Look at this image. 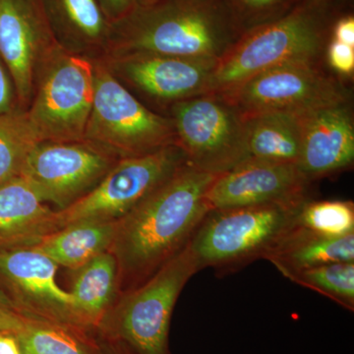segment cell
Instances as JSON below:
<instances>
[{
    "mask_svg": "<svg viewBox=\"0 0 354 354\" xmlns=\"http://www.w3.org/2000/svg\"><path fill=\"white\" fill-rule=\"evenodd\" d=\"M0 354H22L15 335L0 332Z\"/></svg>",
    "mask_w": 354,
    "mask_h": 354,
    "instance_id": "d6a6232c",
    "label": "cell"
},
{
    "mask_svg": "<svg viewBox=\"0 0 354 354\" xmlns=\"http://www.w3.org/2000/svg\"><path fill=\"white\" fill-rule=\"evenodd\" d=\"M297 223L310 232L328 237H342L354 234L353 201L309 199L297 214Z\"/></svg>",
    "mask_w": 354,
    "mask_h": 354,
    "instance_id": "484cf974",
    "label": "cell"
},
{
    "mask_svg": "<svg viewBox=\"0 0 354 354\" xmlns=\"http://www.w3.org/2000/svg\"><path fill=\"white\" fill-rule=\"evenodd\" d=\"M199 272L186 246L141 285L128 290L114 309L116 333L138 354H167L174 306Z\"/></svg>",
    "mask_w": 354,
    "mask_h": 354,
    "instance_id": "9c48e42d",
    "label": "cell"
},
{
    "mask_svg": "<svg viewBox=\"0 0 354 354\" xmlns=\"http://www.w3.org/2000/svg\"><path fill=\"white\" fill-rule=\"evenodd\" d=\"M80 329L30 317L15 337L22 354H101Z\"/></svg>",
    "mask_w": 354,
    "mask_h": 354,
    "instance_id": "603a6c76",
    "label": "cell"
},
{
    "mask_svg": "<svg viewBox=\"0 0 354 354\" xmlns=\"http://www.w3.org/2000/svg\"><path fill=\"white\" fill-rule=\"evenodd\" d=\"M328 62L342 75H351L354 71V48L341 41L330 39L327 46Z\"/></svg>",
    "mask_w": 354,
    "mask_h": 354,
    "instance_id": "f1b7e54d",
    "label": "cell"
},
{
    "mask_svg": "<svg viewBox=\"0 0 354 354\" xmlns=\"http://www.w3.org/2000/svg\"><path fill=\"white\" fill-rule=\"evenodd\" d=\"M39 143L25 111L0 114V185L20 176L28 153Z\"/></svg>",
    "mask_w": 354,
    "mask_h": 354,
    "instance_id": "cb8c5ba5",
    "label": "cell"
},
{
    "mask_svg": "<svg viewBox=\"0 0 354 354\" xmlns=\"http://www.w3.org/2000/svg\"><path fill=\"white\" fill-rule=\"evenodd\" d=\"M220 95L242 115L272 113H301L341 101L346 91L326 75L316 62H297L260 72Z\"/></svg>",
    "mask_w": 354,
    "mask_h": 354,
    "instance_id": "30bf717a",
    "label": "cell"
},
{
    "mask_svg": "<svg viewBox=\"0 0 354 354\" xmlns=\"http://www.w3.org/2000/svg\"><path fill=\"white\" fill-rule=\"evenodd\" d=\"M53 211L24 177L0 185V249L31 246L57 230Z\"/></svg>",
    "mask_w": 354,
    "mask_h": 354,
    "instance_id": "ac0fdd59",
    "label": "cell"
},
{
    "mask_svg": "<svg viewBox=\"0 0 354 354\" xmlns=\"http://www.w3.org/2000/svg\"><path fill=\"white\" fill-rule=\"evenodd\" d=\"M160 0H135L137 7H147L157 3Z\"/></svg>",
    "mask_w": 354,
    "mask_h": 354,
    "instance_id": "836d02e7",
    "label": "cell"
},
{
    "mask_svg": "<svg viewBox=\"0 0 354 354\" xmlns=\"http://www.w3.org/2000/svg\"><path fill=\"white\" fill-rule=\"evenodd\" d=\"M94 64V100L84 141L120 158L134 157L177 144L171 118L146 108L106 68Z\"/></svg>",
    "mask_w": 354,
    "mask_h": 354,
    "instance_id": "5b68a950",
    "label": "cell"
},
{
    "mask_svg": "<svg viewBox=\"0 0 354 354\" xmlns=\"http://www.w3.org/2000/svg\"><path fill=\"white\" fill-rule=\"evenodd\" d=\"M187 162L177 144L120 158L93 189L57 211L55 227L82 221H118Z\"/></svg>",
    "mask_w": 354,
    "mask_h": 354,
    "instance_id": "52a82bcc",
    "label": "cell"
},
{
    "mask_svg": "<svg viewBox=\"0 0 354 354\" xmlns=\"http://www.w3.org/2000/svg\"><path fill=\"white\" fill-rule=\"evenodd\" d=\"M118 221H82L44 235L31 245L59 267L78 270L109 251Z\"/></svg>",
    "mask_w": 354,
    "mask_h": 354,
    "instance_id": "44dd1931",
    "label": "cell"
},
{
    "mask_svg": "<svg viewBox=\"0 0 354 354\" xmlns=\"http://www.w3.org/2000/svg\"><path fill=\"white\" fill-rule=\"evenodd\" d=\"M302 205L211 209L187 244L198 270L211 268L216 274H227L254 261L266 260L297 225Z\"/></svg>",
    "mask_w": 354,
    "mask_h": 354,
    "instance_id": "277c9868",
    "label": "cell"
},
{
    "mask_svg": "<svg viewBox=\"0 0 354 354\" xmlns=\"http://www.w3.org/2000/svg\"><path fill=\"white\" fill-rule=\"evenodd\" d=\"M94 100V64L58 46L39 69L26 109L39 142L84 141Z\"/></svg>",
    "mask_w": 354,
    "mask_h": 354,
    "instance_id": "8992f818",
    "label": "cell"
},
{
    "mask_svg": "<svg viewBox=\"0 0 354 354\" xmlns=\"http://www.w3.org/2000/svg\"><path fill=\"white\" fill-rule=\"evenodd\" d=\"M332 39L354 48V17L348 13L335 18L330 29Z\"/></svg>",
    "mask_w": 354,
    "mask_h": 354,
    "instance_id": "1f68e13d",
    "label": "cell"
},
{
    "mask_svg": "<svg viewBox=\"0 0 354 354\" xmlns=\"http://www.w3.org/2000/svg\"><path fill=\"white\" fill-rule=\"evenodd\" d=\"M297 167L310 181L349 169L354 160V123L348 100L300 113Z\"/></svg>",
    "mask_w": 354,
    "mask_h": 354,
    "instance_id": "2e32d148",
    "label": "cell"
},
{
    "mask_svg": "<svg viewBox=\"0 0 354 354\" xmlns=\"http://www.w3.org/2000/svg\"><path fill=\"white\" fill-rule=\"evenodd\" d=\"M171 111L177 145L199 171L221 176L247 160L242 114L220 95L174 102Z\"/></svg>",
    "mask_w": 354,
    "mask_h": 354,
    "instance_id": "ba28073f",
    "label": "cell"
},
{
    "mask_svg": "<svg viewBox=\"0 0 354 354\" xmlns=\"http://www.w3.org/2000/svg\"><path fill=\"white\" fill-rule=\"evenodd\" d=\"M58 46L90 60L108 50L111 24L97 0H41Z\"/></svg>",
    "mask_w": 354,
    "mask_h": 354,
    "instance_id": "e0dca14e",
    "label": "cell"
},
{
    "mask_svg": "<svg viewBox=\"0 0 354 354\" xmlns=\"http://www.w3.org/2000/svg\"><path fill=\"white\" fill-rule=\"evenodd\" d=\"M29 318L18 309L8 295L0 290V332L19 334Z\"/></svg>",
    "mask_w": 354,
    "mask_h": 354,
    "instance_id": "83f0119b",
    "label": "cell"
},
{
    "mask_svg": "<svg viewBox=\"0 0 354 354\" xmlns=\"http://www.w3.org/2000/svg\"><path fill=\"white\" fill-rule=\"evenodd\" d=\"M348 1V0H333V2L335 4V6H337V8H341V6H342V4L346 3V2Z\"/></svg>",
    "mask_w": 354,
    "mask_h": 354,
    "instance_id": "e575fe53",
    "label": "cell"
},
{
    "mask_svg": "<svg viewBox=\"0 0 354 354\" xmlns=\"http://www.w3.org/2000/svg\"><path fill=\"white\" fill-rule=\"evenodd\" d=\"M111 24L127 17L137 8L135 0H97Z\"/></svg>",
    "mask_w": 354,
    "mask_h": 354,
    "instance_id": "4dcf8cb0",
    "label": "cell"
},
{
    "mask_svg": "<svg viewBox=\"0 0 354 354\" xmlns=\"http://www.w3.org/2000/svg\"><path fill=\"white\" fill-rule=\"evenodd\" d=\"M76 271L69 292L77 325L97 326L104 318L115 293L118 262L111 251H106Z\"/></svg>",
    "mask_w": 354,
    "mask_h": 354,
    "instance_id": "7402d4cb",
    "label": "cell"
},
{
    "mask_svg": "<svg viewBox=\"0 0 354 354\" xmlns=\"http://www.w3.org/2000/svg\"><path fill=\"white\" fill-rule=\"evenodd\" d=\"M101 354H104V353H101Z\"/></svg>",
    "mask_w": 354,
    "mask_h": 354,
    "instance_id": "d590c367",
    "label": "cell"
},
{
    "mask_svg": "<svg viewBox=\"0 0 354 354\" xmlns=\"http://www.w3.org/2000/svg\"><path fill=\"white\" fill-rule=\"evenodd\" d=\"M337 11L333 0H300L278 19L242 32L216 62L213 93L279 65L316 62Z\"/></svg>",
    "mask_w": 354,
    "mask_h": 354,
    "instance_id": "3957f363",
    "label": "cell"
},
{
    "mask_svg": "<svg viewBox=\"0 0 354 354\" xmlns=\"http://www.w3.org/2000/svg\"><path fill=\"white\" fill-rule=\"evenodd\" d=\"M58 46L41 0H0V58L20 111L29 106L39 69Z\"/></svg>",
    "mask_w": 354,
    "mask_h": 354,
    "instance_id": "7c38bea8",
    "label": "cell"
},
{
    "mask_svg": "<svg viewBox=\"0 0 354 354\" xmlns=\"http://www.w3.org/2000/svg\"><path fill=\"white\" fill-rule=\"evenodd\" d=\"M242 32L225 0H160L111 24L104 57L143 53L218 59Z\"/></svg>",
    "mask_w": 354,
    "mask_h": 354,
    "instance_id": "7a4b0ae2",
    "label": "cell"
},
{
    "mask_svg": "<svg viewBox=\"0 0 354 354\" xmlns=\"http://www.w3.org/2000/svg\"><path fill=\"white\" fill-rule=\"evenodd\" d=\"M118 160L86 141L39 142L28 153L20 176L59 211L93 189Z\"/></svg>",
    "mask_w": 354,
    "mask_h": 354,
    "instance_id": "8fae6325",
    "label": "cell"
},
{
    "mask_svg": "<svg viewBox=\"0 0 354 354\" xmlns=\"http://www.w3.org/2000/svg\"><path fill=\"white\" fill-rule=\"evenodd\" d=\"M216 176L187 162L118 221L109 251L129 290L187 246L212 209L207 193Z\"/></svg>",
    "mask_w": 354,
    "mask_h": 354,
    "instance_id": "6da1fadb",
    "label": "cell"
},
{
    "mask_svg": "<svg viewBox=\"0 0 354 354\" xmlns=\"http://www.w3.org/2000/svg\"><path fill=\"white\" fill-rule=\"evenodd\" d=\"M99 59L125 87L157 101L172 104L214 92L218 59L143 53L106 55Z\"/></svg>",
    "mask_w": 354,
    "mask_h": 354,
    "instance_id": "4fadbf2b",
    "label": "cell"
},
{
    "mask_svg": "<svg viewBox=\"0 0 354 354\" xmlns=\"http://www.w3.org/2000/svg\"><path fill=\"white\" fill-rule=\"evenodd\" d=\"M247 158L297 165L301 147L300 113L272 111L242 115Z\"/></svg>",
    "mask_w": 354,
    "mask_h": 354,
    "instance_id": "ffe728a7",
    "label": "cell"
},
{
    "mask_svg": "<svg viewBox=\"0 0 354 354\" xmlns=\"http://www.w3.org/2000/svg\"><path fill=\"white\" fill-rule=\"evenodd\" d=\"M283 277L330 263L354 262V234L328 237L295 225L268 255Z\"/></svg>",
    "mask_w": 354,
    "mask_h": 354,
    "instance_id": "d6986e66",
    "label": "cell"
},
{
    "mask_svg": "<svg viewBox=\"0 0 354 354\" xmlns=\"http://www.w3.org/2000/svg\"><path fill=\"white\" fill-rule=\"evenodd\" d=\"M310 185L297 165L247 158L216 177L207 200L212 209L262 204L300 206L310 199Z\"/></svg>",
    "mask_w": 354,
    "mask_h": 354,
    "instance_id": "9a60e30c",
    "label": "cell"
},
{
    "mask_svg": "<svg viewBox=\"0 0 354 354\" xmlns=\"http://www.w3.org/2000/svg\"><path fill=\"white\" fill-rule=\"evenodd\" d=\"M300 0H225L235 19L245 32L285 15Z\"/></svg>",
    "mask_w": 354,
    "mask_h": 354,
    "instance_id": "4316f807",
    "label": "cell"
},
{
    "mask_svg": "<svg viewBox=\"0 0 354 354\" xmlns=\"http://www.w3.org/2000/svg\"><path fill=\"white\" fill-rule=\"evenodd\" d=\"M286 279L330 298L349 311L354 310V262L318 266L293 272Z\"/></svg>",
    "mask_w": 354,
    "mask_h": 354,
    "instance_id": "d4e9b609",
    "label": "cell"
},
{
    "mask_svg": "<svg viewBox=\"0 0 354 354\" xmlns=\"http://www.w3.org/2000/svg\"><path fill=\"white\" fill-rule=\"evenodd\" d=\"M57 269L53 260L32 246L0 249V281L21 312L79 327L71 295L55 278Z\"/></svg>",
    "mask_w": 354,
    "mask_h": 354,
    "instance_id": "5bb4252c",
    "label": "cell"
},
{
    "mask_svg": "<svg viewBox=\"0 0 354 354\" xmlns=\"http://www.w3.org/2000/svg\"><path fill=\"white\" fill-rule=\"evenodd\" d=\"M8 73L0 58V114L20 111L18 109L17 97H16L12 79L9 77Z\"/></svg>",
    "mask_w": 354,
    "mask_h": 354,
    "instance_id": "f546056e",
    "label": "cell"
}]
</instances>
